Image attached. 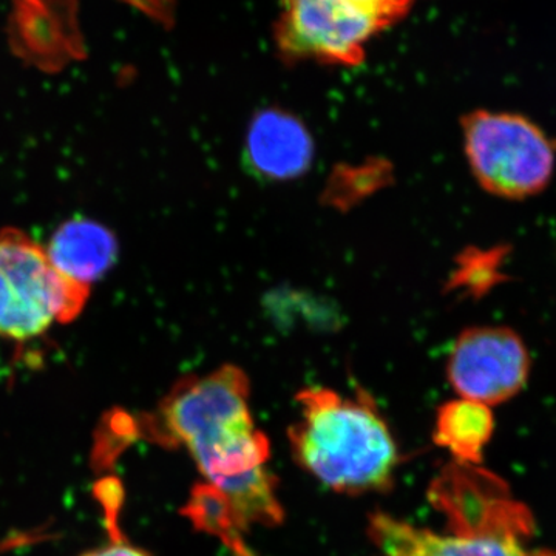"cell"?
I'll use <instances>...</instances> for the list:
<instances>
[{"label":"cell","mask_w":556,"mask_h":556,"mask_svg":"<svg viewBox=\"0 0 556 556\" xmlns=\"http://www.w3.org/2000/svg\"><path fill=\"white\" fill-rule=\"evenodd\" d=\"M506 247L492 249L468 248L457 255L455 268L447 281V291L463 298L479 299L489 294L501 281H506L503 263Z\"/></svg>","instance_id":"12"},{"label":"cell","mask_w":556,"mask_h":556,"mask_svg":"<svg viewBox=\"0 0 556 556\" xmlns=\"http://www.w3.org/2000/svg\"><path fill=\"white\" fill-rule=\"evenodd\" d=\"M251 383L232 364L175 383L148 422L163 445H181L207 484L197 486L186 515L215 533L240 556H249L241 533L280 525L283 507L268 470V438L252 417Z\"/></svg>","instance_id":"1"},{"label":"cell","mask_w":556,"mask_h":556,"mask_svg":"<svg viewBox=\"0 0 556 556\" xmlns=\"http://www.w3.org/2000/svg\"><path fill=\"white\" fill-rule=\"evenodd\" d=\"M415 0H280L274 28L288 62L354 67L367 43L404 20Z\"/></svg>","instance_id":"5"},{"label":"cell","mask_w":556,"mask_h":556,"mask_svg":"<svg viewBox=\"0 0 556 556\" xmlns=\"http://www.w3.org/2000/svg\"><path fill=\"white\" fill-rule=\"evenodd\" d=\"M295 401L299 419L289 427V444L311 477L345 495L382 492L393 484L396 441L371 401L324 387L305 388Z\"/></svg>","instance_id":"3"},{"label":"cell","mask_w":556,"mask_h":556,"mask_svg":"<svg viewBox=\"0 0 556 556\" xmlns=\"http://www.w3.org/2000/svg\"><path fill=\"white\" fill-rule=\"evenodd\" d=\"M387 175L386 164L379 161L361 167H345L332 177L325 199L331 201L334 206H350L356 203L357 199L378 190Z\"/></svg>","instance_id":"13"},{"label":"cell","mask_w":556,"mask_h":556,"mask_svg":"<svg viewBox=\"0 0 556 556\" xmlns=\"http://www.w3.org/2000/svg\"><path fill=\"white\" fill-rule=\"evenodd\" d=\"M495 433L492 407L457 397L438 409L434 442L455 457V463L481 466L484 450Z\"/></svg>","instance_id":"11"},{"label":"cell","mask_w":556,"mask_h":556,"mask_svg":"<svg viewBox=\"0 0 556 556\" xmlns=\"http://www.w3.org/2000/svg\"><path fill=\"white\" fill-rule=\"evenodd\" d=\"M313 160L314 141L308 127L291 112L265 109L249 123L244 163L255 177L291 181L305 175Z\"/></svg>","instance_id":"9"},{"label":"cell","mask_w":556,"mask_h":556,"mask_svg":"<svg viewBox=\"0 0 556 556\" xmlns=\"http://www.w3.org/2000/svg\"><path fill=\"white\" fill-rule=\"evenodd\" d=\"M47 254L61 276L90 288L112 268L118 254V243L100 223L73 219L54 232Z\"/></svg>","instance_id":"10"},{"label":"cell","mask_w":556,"mask_h":556,"mask_svg":"<svg viewBox=\"0 0 556 556\" xmlns=\"http://www.w3.org/2000/svg\"><path fill=\"white\" fill-rule=\"evenodd\" d=\"M433 506L448 519V532L372 514L368 535L382 556H556V548L530 544L535 519L506 482L481 466L452 463L430 489Z\"/></svg>","instance_id":"2"},{"label":"cell","mask_w":556,"mask_h":556,"mask_svg":"<svg viewBox=\"0 0 556 556\" xmlns=\"http://www.w3.org/2000/svg\"><path fill=\"white\" fill-rule=\"evenodd\" d=\"M124 2L131 3L137 9L144 10L146 13L163 20L164 7H166L167 0H124Z\"/></svg>","instance_id":"15"},{"label":"cell","mask_w":556,"mask_h":556,"mask_svg":"<svg viewBox=\"0 0 556 556\" xmlns=\"http://www.w3.org/2000/svg\"><path fill=\"white\" fill-rule=\"evenodd\" d=\"M79 556H150L146 554L141 548L131 546L126 541L113 540L112 543L105 544V546L91 548L86 554Z\"/></svg>","instance_id":"14"},{"label":"cell","mask_w":556,"mask_h":556,"mask_svg":"<svg viewBox=\"0 0 556 556\" xmlns=\"http://www.w3.org/2000/svg\"><path fill=\"white\" fill-rule=\"evenodd\" d=\"M7 31L14 54L42 72L86 58L78 0H11Z\"/></svg>","instance_id":"8"},{"label":"cell","mask_w":556,"mask_h":556,"mask_svg":"<svg viewBox=\"0 0 556 556\" xmlns=\"http://www.w3.org/2000/svg\"><path fill=\"white\" fill-rule=\"evenodd\" d=\"M89 288L61 276L47 249L17 229L0 232V338L30 342L79 316Z\"/></svg>","instance_id":"6"},{"label":"cell","mask_w":556,"mask_h":556,"mask_svg":"<svg viewBox=\"0 0 556 556\" xmlns=\"http://www.w3.org/2000/svg\"><path fill=\"white\" fill-rule=\"evenodd\" d=\"M532 353L507 325H475L457 334L447 357V379L457 397L486 407L506 404L529 383Z\"/></svg>","instance_id":"7"},{"label":"cell","mask_w":556,"mask_h":556,"mask_svg":"<svg viewBox=\"0 0 556 556\" xmlns=\"http://www.w3.org/2000/svg\"><path fill=\"white\" fill-rule=\"evenodd\" d=\"M463 150L479 188L495 199L526 201L551 188L556 138L510 110L475 109L460 116Z\"/></svg>","instance_id":"4"}]
</instances>
